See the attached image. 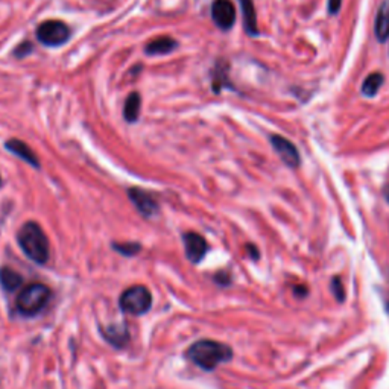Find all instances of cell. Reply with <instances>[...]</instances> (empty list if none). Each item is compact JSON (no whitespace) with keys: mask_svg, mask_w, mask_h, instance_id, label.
Here are the masks:
<instances>
[{"mask_svg":"<svg viewBox=\"0 0 389 389\" xmlns=\"http://www.w3.org/2000/svg\"><path fill=\"white\" fill-rule=\"evenodd\" d=\"M271 145L274 151L277 152V155L281 159V161L286 164L288 168L297 169L301 164V157L300 152L297 149V146L293 145L292 142H289L286 137L283 135H271Z\"/></svg>","mask_w":389,"mask_h":389,"instance_id":"52a82bcc","label":"cell"},{"mask_svg":"<svg viewBox=\"0 0 389 389\" xmlns=\"http://www.w3.org/2000/svg\"><path fill=\"white\" fill-rule=\"evenodd\" d=\"M186 358L204 371H213L233 359V350L227 344L213 339H200L187 348Z\"/></svg>","mask_w":389,"mask_h":389,"instance_id":"6da1fadb","label":"cell"},{"mask_svg":"<svg viewBox=\"0 0 389 389\" xmlns=\"http://www.w3.org/2000/svg\"><path fill=\"white\" fill-rule=\"evenodd\" d=\"M383 193H385V198H386V201L389 203V186H386V187H385V190H383Z\"/></svg>","mask_w":389,"mask_h":389,"instance_id":"484cf974","label":"cell"},{"mask_svg":"<svg viewBox=\"0 0 389 389\" xmlns=\"http://www.w3.org/2000/svg\"><path fill=\"white\" fill-rule=\"evenodd\" d=\"M0 187H2V178H0Z\"/></svg>","mask_w":389,"mask_h":389,"instance_id":"83f0119b","label":"cell"},{"mask_svg":"<svg viewBox=\"0 0 389 389\" xmlns=\"http://www.w3.org/2000/svg\"><path fill=\"white\" fill-rule=\"evenodd\" d=\"M385 82V76L380 72H374L365 78L364 84H362V94L367 98H374L379 93V90L382 89V85Z\"/></svg>","mask_w":389,"mask_h":389,"instance_id":"ac0fdd59","label":"cell"},{"mask_svg":"<svg viewBox=\"0 0 389 389\" xmlns=\"http://www.w3.org/2000/svg\"><path fill=\"white\" fill-rule=\"evenodd\" d=\"M101 333L108 344L116 348H124L129 342V328L126 324H113L101 328Z\"/></svg>","mask_w":389,"mask_h":389,"instance_id":"8fae6325","label":"cell"},{"mask_svg":"<svg viewBox=\"0 0 389 389\" xmlns=\"http://www.w3.org/2000/svg\"><path fill=\"white\" fill-rule=\"evenodd\" d=\"M178 47V41L170 37H157L151 40L148 45L145 46V54L146 55H168L170 52H174Z\"/></svg>","mask_w":389,"mask_h":389,"instance_id":"7c38bea8","label":"cell"},{"mask_svg":"<svg viewBox=\"0 0 389 389\" xmlns=\"http://www.w3.org/2000/svg\"><path fill=\"white\" fill-rule=\"evenodd\" d=\"M17 242L26 257L34 263L45 265L49 260L50 248L46 233L37 222H26L17 233Z\"/></svg>","mask_w":389,"mask_h":389,"instance_id":"7a4b0ae2","label":"cell"},{"mask_svg":"<svg viewBox=\"0 0 389 389\" xmlns=\"http://www.w3.org/2000/svg\"><path fill=\"white\" fill-rule=\"evenodd\" d=\"M242 8V15H244V26L248 36L256 37L258 36V26H257V14L253 0H239Z\"/></svg>","mask_w":389,"mask_h":389,"instance_id":"5bb4252c","label":"cell"},{"mask_svg":"<svg viewBox=\"0 0 389 389\" xmlns=\"http://www.w3.org/2000/svg\"><path fill=\"white\" fill-rule=\"evenodd\" d=\"M332 292L335 293V297L336 300H338L339 302H342L345 300V289H344V284L341 281L339 277H335V279L332 280Z\"/></svg>","mask_w":389,"mask_h":389,"instance_id":"ffe728a7","label":"cell"},{"mask_svg":"<svg viewBox=\"0 0 389 389\" xmlns=\"http://www.w3.org/2000/svg\"><path fill=\"white\" fill-rule=\"evenodd\" d=\"M5 149L10 151L13 155H15V157L23 160L26 164H29V166L40 169V160L36 155V152H34L24 142L19 140V138H11V140H8L5 143Z\"/></svg>","mask_w":389,"mask_h":389,"instance_id":"30bf717a","label":"cell"},{"mask_svg":"<svg viewBox=\"0 0 389 389\" xmlns=\"http://www.w3.org/2000/svg\"><path fill=\"white\" fill-rule=\"evenodd\" d=\"M293 293H295L297 297H306L307 295V288L295 286V288H293Z\"/></svg>","mask_w":389,"mask_h":389,"instance_id":"d4e9b609","label":"cell"},{"mask_svg":"<svg viewBox=\"0 0 389 389\" xmlns=\"http://www.w3.org/2000/svg\"><path fill=\"white\" fill-rule=\"evenodd\" d=\"M223 87H231L228 82V64L223 59H218L213 68L212 89L214 93H221Z\"/></svg>","mask_w":389,"mask_h":389,"instance_id":"2e32d148","label":"cell"},{"mask_svg":"<svg viewBox=\"0 0 389 389\" xmlns=\"http://www.w3.org/2000/svg\"><path fill=\"white\" fill-rule=\"evenodd\" d=\"M374 34L380 43H385L389 38V0L380 5L376 14Z\"/></svg>","mask_w":389,"mask_h":389,"instance_id":"4fadbf2b","label":"cell"},{"mask_svg":"<svg viewBox=\"0 0 389 389\" xmlns=\"http://www.w3.org/2000/svg\"><path fill=\"white\" fill-rule=\"evenodd\" d=\"M126 195L134 204L137 212L140 213L143 218L151 219V218H154V216L159 214L160 205H159L157 200H155L149 192H146V190H143L140 187H131V189H128Z\"/></svg>","mask_w":389,"mask_h":389,"instance_id":"8992f818","label":"cell"},{"mask_svg":"<svg viewBox=\"0 0 389 389\" xmlns=\"http://www.w3.org/2000/svg\"><path fill=\"white\" fill-rule=\"evenodd\" d=\"M37 40L47 47L63 46L72 36V31L61 20H46L37 28Z\"/></svg>","mask_w":389,"mask_h":389,"instance_id":"5b68a950","label":"cell"},{"mask_svg":"<svg viewBox=\"0 0 389 389\" xmlns=\"http://www.w3.org/2000/svg\"><path fill=\"white\" fill-rule=\"evenodd\" d=\"M342 0H328V13L330 14H338L341 11Z\"/></svg>","mask_w":389,"mask_h":389,"instance_id":"7402d4cb","label":"cell"},{"mask_svg":"<svg viewBox=\"0 0 389 389\" xmlns=\"http://www.w3.org/2000/svg\"><path fill=\"white\" fill-rule=\"evenodd\" d=\"M386 312H388V315H389V301L386 302Z\"/></svg>","mask_w":389,"mask_h":389,"instance_id":"4316f807","label":"cell"},{"mask_svg":"<svg viewBox=\"0 0 389 389\" xmlns=\"http://www.w3.org/2000/svg\"><path fill=\"white\" fill-rule=\"evenodd\" d=\"M111 247H113L115 251H117L119 254H122L125 257H133L142 251V245L137 244V242H124V244H120V242H115Z\"/></svg>","mask_w":389,"mask_h":389,"instance_id":"d6986e66","label":"cell"},{"mask_svg":"<svg viewBox=\"0 0 389 389\" xmlns=\"http://www.w3.org/2000/svg\"><path fill=\"white\" fill-rule=\"evenodd\" d=\"M23 284V277L11 270V267L3 266L0 267V286L3 288L5 292H15Z\"/></svg>","mask_w":389,"mask_h":389,"instance_id":"9a60e30c","label":"cell"},{"mask_svg":"<svg viewBox=\"0 0 389 389\" xmlns=\"http://www.w3.org/2000/svg\"><path fill=\"white\" fill-rule=\"evenodd\" d=\"M140 110H142V98L140 94L137 91H133L125 101L124 105V117L126 122L134 124L138 120V116H140Z\"/></svg>","mask_w":389,"mask_h":389,"instance_id":"e0dca14e","label":"cell"},{"mask_svg":"<svg viewBox=\"0 0 389 389\" xmlns=\"http://www.w3.org/2000/svg\"><path fill=\"white\" fill-rule=\"evenodd\" d=\"M214 281L222 284V286H226V284L230 283V275L227 272H219L214 275Z\"/></svg>","mask_w":389,"mask_h":389,"instance_id":"603a6c76","label":"cell"},{"mask_svg":"<svg viewBox=\"0 0 389 389\" xmlns=\"http://www.w3.org/2000/svg\"><path fill=\"white\" fill-rule=\"evenodd\" d=\"M32 49H34V46H32L31 41H23L19 47L14 49V55L17 58H24V57H28L31 54Z\"/></svg>","mask_w":389,"mask_h":389,"instance_id":"44dd1931","label":"cell"},{"mask_svg":"<svg viewBox=\"0 0 389 389\" xmlns=\"http://www.w3.org/2000/svg\"><path fill=\"white\" fill-rule=\"evenodd\" d=\"M52 297L50 289L43 283H32L26 286L17 297L15 306L23 316H36L46 307Z\"/></svg>","mask_w":389,"mask_h":389,"instance_id":"3957f363","label":"cell"},{"mask_svg":"<svg viewBox=\"0 0 389 389\" xmlns=\"http://www.w3.org/2000/svg\"><path fill=\"white\" fill-rule=\"evenodd\" d=\"M247 251H248L249 256H251V258L257 260V258H258V249L254 245H247Z\"/></svg>","mask_w":389,"mask_h":389,"instance_id":"cb8c5ba5","label":"cell"},{"mask_svg":"<svg viewBox=\"0 0 389 389\" xmlns=\"http://www.w3.org/2000/svg\"><path fill=\"white\" fill-rule=\"evenodd\" d=\"M119 304L125 314L142 316L151 310L152 295L149 289L143 286V284H134V286L124 291L119 298Z\"/></svg>","mask_w":389,"mask_h":389,"instance_id":"277c9868","label":"cell"},{"mask_svg":"<svg viewBox=\"0 0 389 389\" xmlns=\"http://www.w3.org/2000/svg\"><path fill=\"white\" fill-rule=\"evenodd\" d=\"M183 242H184L186 257L195 265L200 263L205 257V254L209 253V244H207V240L195 231L184 233Z\"/></svg>","mask_w":389,"mask_h":389,"instance_id":"9c48e42d","label":"cell"},{"mask_svg":"<svg viewBox=\"0 0 389 389\" xmlns=\"http://www.w3.org/2000/svg\"><path fill=\"white\" fill-rule=\"evenodd\" d=\"M212 19L222 31H230L236 23V8L231 0H214L212 5Z\"/></svg>","mask_w":389,"mask_h":389,"instance_id":"ba28073f","label":"cell"}]
</instances>
